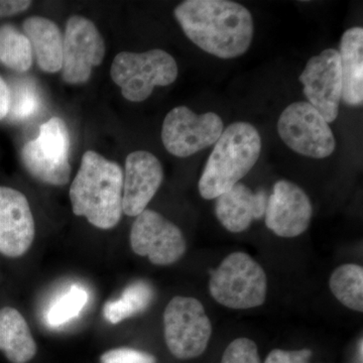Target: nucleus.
Segmentation results:
<instances>
[{
  "mask_svg": "<svg viewBox=\"0 0 363 363\" xmlns=\"http://www.w3.org/2000/svg\"><path fill=\"white\" fill-rule=\"evenodd\" d=\"M174 16L189 40L217 58H238L252 45V16L238 2L186 0L176 7Z\"/></svg>",
  "mask_w": 363,
  "mask_h": 363,
  "instance_id": "f257e3e1",
  "label": "nucleus"
},
{
  "mask_svg": "<svg viewBox=\"0 0 363 363\" xmlns=\"http://www.w3.org/2000/svg\"><path fill=\"white\" fill-rule=\"evenodd\" d=\"M123 172L94 150L82 157L70 188L72 210L99 229L113 228L123 216Z\"/></svg>",
  "mask_w": 363,
  "mask_h": 363,
  "instance_id": "f03ea898",
  "label": "nucleus"
},
{
  "mask_svg": "<svg viewBox=\"0 0 363 363\" xmlns=\"http://www.w3.org/2000/svg\"><path fill=\"white\" fill-rule=\"evenodd\" d=\"M260 152L262 138L252 124L234 123L227 126L205 164L198 185L200 195L213 200L230 190L250 173Z\"/></svg>",
  "mask_w": 363,
  "mask_h": 363,
  "instance_id": "7ed1b4c3",
  "label": "nucleus"
},
{
  "mask_svg": "<svg viewBox=\"0 0 363 363\" xmlns=\"http://www.w3.org/2000/svg\"><path fill=\"white\" fill-rule=\"evenodd\" d=\"M212 298L224 307L252 309L266 302L267 278L259 262L245 252H233L210 272Z\"/></svg>",
  "mask_w": 363,
  "mask_h": 363,
  "instance_id": "20e7f679",
  "label": "nucleus"
},
{
  "mask_svg": "<svg viewBox=\"0 0 363 363\" xmlns=\"http://www.w3.org/2000/svg\"><path fill=\"white\" fill-rule=\"evenodd\" d=\"M176 60L162 50L145 52H121L111 65L112 80L123 96L131 102H143L157 86H168L178 77Z\"/></svg>",
  "mask_w": 363,
  "mask_h": 363,
  "instance_id": "39448f33",
  "label": "nucleus"
},
{
  "mask_svg": "<svg viewBox=\"0 0 363 363\" xmlns=\"http://www.w3.org/2000/svg\"><path fill=\"white\" fill-rule=\"evenodd\" d=\"M164 341L179 359H192L206 350L212 324L204 306L197 298L177 296L164 312Z\"/></svg>",
  "mask_w": 363,
  "mask_h": 363,
  "instance_id": "423d86ee",
  "label": "nucleus"
},
{
  "mask_svg": "<svg viewBox=\"0 0 363 363\" xmlns=\"http://www.w3.org/2000/svg\"><path fill=\"white\" fill-rule=\"evenodd\" d=\"M70 135L63 119L52 117L40 128L37 140L26 143L21 161L28 173L40 182L64 186L70 181Z\"/></svg>",
  "mask_w": 363,
  "mask_h": 363,
  "instance_id": "0eeeda50",
  "label": "nucleus"
},
{
  "mask_svg": "<svg viewBox=\"0 0 363 363\" xmlns=\"http://www.w3.org/2000/svg\"><path fill=\"white\" fill-rule=\"evenodd\" d=\"M278 133L291 150L302 156L325 159L335 150V136L329 123L306 101L290 104L281 112Z\"/></svg>",
  "mask_w": 363,
  "mask_h": 363,
  "instance_id": "6e6552de",
  "label": "nucleus"
},
{
  "mask_svg": "<svg viewBox=\"0 0 363 363\" xmlns=\"http://www.w3.org/2000/svg\"><path fill=\"white\" fill-rule=\"evenodd\" d=\"M223 121L218 114H196L186 106L172 109L164 117L162 140L169 154L188 157L215 145L223 133Z\"/></svg>",
  "mask_w": 363,
  "mask_h": 363,
  "instance_id": "1a4fd4ad",
  "label": "nucleus"
},
{
  "mask_svg": "<svg viewBox=\"0 0 363 363\" xmlns=\"http://www.w3.org/2000/svg\"><path fill=\"white\" fill-rule=\"evenodd\" d=\"M130 247L155 266L167 267L183 257L187 243L176 224L154 210L145 209L131 226Z\"/></svg>",
  "mask_w": 363,
  "mask_h": 363,
  "instance_id": "9d476101",
  "label": "nucleus"
},
{
  "mask_svg": "<svg viewBox=\"0 0 363 363\" xmlns=\"http://www.w3.org/2000/svg\"><path fill=\"white\" fill-rule=\"evenodd\" d=\"M104 56V40L93 21L80 16H71L64 37L63 80L68 84H84Z\"/></svg>",
  "mask_w": 363,
  "mask_h": 363,
  "instance_id": "9b49d317",
  "label": "nucleus"
},
{
  "mask_svg": "<svg viewBox=\"0 0 363 363\" xmlns=\"http://www.w3.org/2000/svg\"><path fill=\"white\" fill-rule=\"evenodd\" d=\"M304 85L303 92L327 123L337 118L342 100V73L338 51L327 49L308 61L298 77Z\"/></svg>",
  "mask_w": 363,
  "mask_h": 363,
  "instance_id": "f8f14e48",
  "label": "nucleus"
},
{
  "mask_svg": "<svg viewBox=\"0 0 363 363\" xmlns=\"http://www.w3.org/2000/svg\"><path fill=\"white\" fill-rule=\"evenodd\" d=\"M312 216V203L303 189L290 181L274 184L264 214L269 230L281 238H297L309 228Z\"/></svg>",
  "mask_w": 363,
  "mask_h": 363,
  "instance_id": "ddd939ff",
  "label": "nucleus"
},
{
  "mask_svg": "<svg viewBox=\"0 0 363 363\" xmlns=\"http://www.w3.org/2000/svg\"><path fill=\"white\" fill-rule=\"evenodd\" d=\"M35 236V220L26 196L0 186V252L11 259L23 257Z\"/></svg>",
  "mask_w": 363,
  "mask_h": 363,
  "instance_id": "4468645a",
  "label": "nucleus"
},
{
  "mask_svg": "<svg viewBox=\"0 0 363 363\" xmlns=\"http://www.w3.org/2000/svg\"><path fill=\"white\" fill-rule=\"evenodd\" d=\"M164 180L161 162L152 152L135 150L126 157L123 175V212L136 217L147 209Z\"/></svg>",
  "mask_w": 363,
  "mask_h": 363,
  "instance_id": "2eb2a0df",
  "label": "nucleus"
},
{
  "mask_svg": "<svg viewBox=\"0 0 363 363\" xmlns=\"http://www.w3.org/2000/svg\"><path fill=\"white\" fill-rule=\"evenodd\" d=\"M267 196L266 191L253 192L242 183H238L230 190L216 198L215 213L226 230L240 233L247 230L255 219L266 214Z\"/></svg>",
  "mask_w": 363,
  "mask_h": 363,
  "instance_id": "dca6fc26",
  "label": "nucleus"
},
{
  "mask_svg": "<svg viewBox=\"0 0 363 363\" xmlns=\"http://www.w3.org/2000/svg\"><path fill=\"white\" fill-rule=\"evenodd\" d=\"M341 73L342 100L350 106L363 104V28L355 26L346 30L341 38Z\"/></svg>",
  "mask_w": 363,
  "mask_h": 363,
  "instance_id": "f3484780",
  "label": "nucleus"
},
{
  "mask_svg": "<svg viewBox=\"0 0 363 363\" xmlns=\"http://www.w3.org/2000/svg\"><path fill=\"white\" fill-rule=\"evenodd\" d=\"M23 28L40 70L47 73L61 70L64 37L58 26L48 18L32 16L23 21Z\"/></svg>",
  "mask_w": 363,
  "mask_h": 363,
  "instance_id": "a211bd4d",
  "label": "nucleus"
},
{
  "mask_svg": "<svg viewBox=\"0 0 363 363\" xmlns=\"http://www.w3.org/2000/svg\"><path fill=\"white\" fill-rule=\"evenodd\" d=\"M37 343L28 324L18 310L0 309V351L11 363H28L37 354Z\"/></svg>",
  "mask_w": 363,
  "mask_h": 363,
  "instance_id": "6ab92c4d",
  "label": "nucleus"
},
{
  "mask_svg": "<svg viewBox=\"0 0 363 363\" xmlns=\"http://www.w3.org/2000/svg\"><path fill=\"white\" fill-rule=\"evenodd\" d=\"M154 298L149 283L136 281L126 286L121 297L108 301L104 307V316L109 323L118 324L128 318L145 311Z\"/></svg>",
  "mask_w": 363,
  "mask_h": 363,
  "instance_id": "aec40b11",
  "label": "nucleus"
},
{
  "mask_svg": "<svg viewBox=\"0 0 363 363\" xmlns=\"http://www.w3.org/2000/svg\"><path fill=\"white\" fill-rule=\"evenodd\" d=\"M334 297L353 311H363V269L354 264H346L332 272L329 279Z\"/></svg>",
  "mask_w": 363,
  "mask_h": 363,
  "instance_id": "412c9836",
  "label": "nucleus"
},
{
  "mask_svg": "<svg viewBox=\"0 0 363 363\" xmlns=\"http://www.w3.org/2000/svg\"><path fill=\"white\" fill-rule=\"evenodd\" d=\"M0 63L21 73L33 65L32 45L13 26H0Z\"/></svg>",
  "mask_w": 363,
  "mask_h": 363,
  "instance_id": "4be33fe9",
  "label": "nucleus"
},
{
  "mask_svg": "<svg viewBox=\"0 0 363 363\" xmlns=\"http://www.w3.org/2000/svg\"><path fill=\"white\" fill-rule=\"evenodd\" d=\"M9 116L14 121H23L39 111V93L28 80L18 81L9 88Z\"/></svg>",
  "mask_w": 363,
  "mask_h": 363,
  "instance_id": "5701e85b",
  "label": "nucleus"
},
{
  "mask_svg": "<svg viewBox=\"0 0 363 363\" xmlns=\"http://www.w3.org/2000/svg\"><path fill=\"white\" fill-rule=\"evenodd\" d=\"M88 301L84 289L72 286L71 290L60 298L48 313V322L52 326H60L78 316Z\"/></svg>",
  "mask_w": 363,
  "mask_h": 363,
  "instance_id": "b1692460",
  "label": "nucleus"
},
{
  "mask_svg": "<svg viewBox=\"0 0 363 363\" xmlns=\"http://www.w3.org/2000/svg\"><path fill=\"white\" fill-rule=\"evenodd\" d=\"M220 363H262L257 344L248 338H238L227 346Z\"/></svg>",
  "mask_w": 363,
  "mask_h": 363,
  "instance_id": "393cba45",
  "label": "nucleus"
},
{
  "mask_svg": "<svg viewBox=\"0 0 363 363\" xmlns=\"http://www.w3.org/2000/svg\"><path fill=\"white\" fill-rule=\"evenodd\" d=\"M100 363H157V358L145 351L130 347L114 348L104 352Z\"/></svg>",
  "mask_w": 363,
  "mask_h": 363,
  "instance_id": "a878e982",
  "label": "nucleus"
},
{
  "mask_svg": "<svg viewBox=\"0 0 363 363\" xmlns=\"http://www.w3.org/2000/svg\"><path fill=\"white\" fill-rule=\"evenodd\" d=\"M312 351L310 350H274L267 355L264 363H310Z\"/></svg>",
  "mask_w": 363,
  "mask_h": 363,
  "instance_id": "bb28decb",
  "label": "nucleus"
},
{
  "mask_svg": "<svg viewBox=\"0 0 363 363\" xmlns=\"http://www.w3.org/2000/svg\"><path fill=\"white\" fill-rule=\"evenodd\" d=\"M32 1L26 0H0V18L16 16L26 11Z\"/></svg>",
  "mask_w": 363,
  "mask_h": 363,
  "instance_id": "cd10ccee",
  "label": "nucleus"
},
{
  "mask_svg": "<svg viewBox=\"0 0 363 363\" xmlns=\"http://www.w3.org/2000/svg\"><path fill=\"white\" fill-rule=\"evenodd\" d=\"M9 87L4 78L0 76V121L9 116Z\"/></svg>",
  "mask_w": 363,
  "mask_h": 363,
  "instance_id": "c85d7f7f",
  "label": "nucleus"
}]
</instances>
